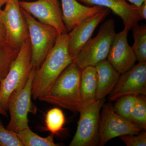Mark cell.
Masks as SVG:
<instances>
[{"label":"cell","instance_id":"obj_13","mask_svg":"<svg viewBox=\"0 0 146 146\" xmlns=\"http://www.w3.org/2000/svg\"><path fill=\"white\" fill-rule=\"evenodd\" d=\"M128 32L124 29L116 33L107 57V60L120 74L133 67L137 60L132 47L128 43Z\"/></svg>","mask_w":146,"mask_h":146},{"label":"cell","instance_id":"obj_19","mask_svg":"<svg viewBox=\"0 0 146 146\" xmlns=\"http://www.w3.org/2000/svg\"><path fill=\"white\" fill-rule=\"evenodd\" d=\"M132 33L134 42L132 47L136 60L138 62L146 61V26L145 24L133 27Z\"/></svg>","mask_w":146,"mask_h":146},{"label":"cell","instance_id":"obj_9","mask_svg":"<svg viewBox=\"0 0 146 146\" xmlns=\"http://www.w3.org/2000/svg\"><path fill=\"white\" fill-rule=\"evenodd\" d=\"M99 125V143L103 146L111 139L125 135H135L142 129L130 121L121 117L110 104H104Z\"/></svg>","mask_w":146,"mask_h":146},{"label":"cell","instance_id":"obj_27","mask_svg":"<svg viewBox=\"0 0 146 146\" xmlns=\"http://www.w3.org/2000/svg\"><path fill=\"white\" fill-rule=\"evenodd\" d=\"M1 9H0V10ZM6 42L5 32L4 28L0 21V43Z\"/></svg>","mask_w":146,"mask_h":146},{"label":"cell","instance_id":"obj_4","mask_svg":"<svg viewBox=\"0 0 146 146\" xmlns=\"http://www.w3.org/2000/svg\"><path fill=\"white\" fill-rule=\"evenodd\" d=\"M115 28L113 19L106 20L100 27L96 36L86 42L73 61L80 69L95 66L107 59L116 34Z\"/></svg>","mask_w":146,"mask_h":146},{"label":"cell","instance_id":"obj_29","mask_svg":"<svg viewBox=\"0 0 146 146\" xmlns=\"http://www.w3.org/2000/svg\"><path fill=\"white\" fill-rule=\"evenodd\" d=\"M0 115H3V116H4V117H7V111L2 108L1 106H0Z\"/></svg>","mask_w":146,"mask_h":146},{"label":"cell","instance_id":"obj_25","mask_svg":"<svg viewBox=\"0 0 146 146\" xmlns=\"http://www.w3.org/2000/svg\"><path fill=\"white\" fill-rule=\"evenodd\" d=\"M120 139L127 146H146V131L135 135H125L120 136Z\"/></svg>","mask_w":146,"mask_h":146},{"label":"cell","instance_id":"obj_10","mask_svg":"<svg viewBox=\"0 0 146 146\" xmlns=\"http://www.w3.org/2000/svg\"><path fill=\"white\" fill-rule=\"evenodd\" d=\"M20 7L37 21L55 29L59 34L68 33L62 19V12L58 0L19 1Z\"/></svg>","mask_w":146,"mask_h":146},{"label":"cell","instance_id":"obj_24","mask_svg":"<svg viewBox=\"0 0 146 146\" xmlns=\"http://www.w3.org/2000/svg\"><path fill=\"white\" fill-rule=\"evenodd\" d=\"M0 146H24L17 133L5 127L0 120Z\"/></svg>","mask_w":146,"mask_h":146},{"label":"cell","instance_id":"obj_8","mask_svg":"<svg viewBox=\"0 0 146 146\" xmlns=\"http://www.w3.org/2000/svg\"><path fill=\"white\" fill-rule=\"evenodd\" d=\"M0 21L5 30L6 43L14 48L20 50L29 38V34L19 0L7 1L4 9L0 10Z\"/></svg>","mask_w":146,"mask_h":146},{"label":"cell","instance_id":"obj_3","mask_svg":"<svg viewBox=\"0 0 146 146\" xmlns=\"http://www.w3.org/2000/svg\"><path fill=\"white\" fill-rule=\"evenodd\" d=\"M33 68L31 47L29 37L23 43L7 75L0 83V106L5 111L8 110L11 95L14 91L25 86Z\"/></svg>","mask_w":146,"mask_h":146},{"label":"cell","instance_id":"obj_16","mask_svg":"<svg viewBox=\"0 0 146 146\" xmlns=\"http://www.w3.org/2000/svg\"><path fill=\"white\" fill-rule=\"evenodd\" d=\"M95 68L98 76L96 99H105L115 88L120 74L107 59L98 63Z\"/></svg>","mask_w":146,"mask_h":146},{"label":"cell","instance_id":"obj_15","mask_svg":"<svg viewBox=\"0 0 146 146\" xmlns=\"http://www.w3.org/2000/svg\"><path fill=\"white\" fill-rule=\"evenodd\" d=\"M62 19L67 31H70L86 18L105 9L98 6H87L77 0H60Z\"/></svg>","mask_w":146,"mask_h":146},{"label":"cell","instance_id":"obj_21","mask_svg":"<svg viewBox=\"0 0 146 146\" xmlns=\"http://www.w3.org/2000/svg\"><path fill=\"white\" fill-rule=\"evenodd\" d=\"M6 42L0 43V83L5 78L19 52Z\"/></svg>","mask_w":146,"mask_h":146},{"label":"cell","instance_id":"obj_1","mask_svg":"<svg viewBox=\"0 0 146 146\" xmlns=\"http://www.w3.org/2000/svg\"><path fill=\"white\" fill-rule=\"evenodd\" d=\"M68 33L59 34L43 63L35 69L31 92L34 100L38 99L46 93L73 62L68 50Z\"/></svg>","mask_w":146,"mask_h":146},{"label":"cell","instance_id":"obj_28","mask_svg":"<svg viewBox=\"0 0 146 146\" xmlns=\"http://www.w3.org/2000/svg\"><path fill=\"white\" fill-rule=\"evenodd\" d=\"M129 1L132 4L134 5L137 7H139L146 0H127Z\"/></svg>","mask_w":146,"mask_h":146},{"label":"cell","instance_id":"obj_11","mask_svg":"<svg viewBox=\"0 0 146 146\" xmlns=\"http://www.w3.org/2000/svg\"><path fill=\"white\" fill-rule=\"evenodd\" d=\"M128 95H146V61L139 62L120 76L109 95V100L115 101Z\"/></svg>","mask_w":146,"mask_h":146},{"label":"cell","instance_id":"obj_14","mask_svg":"<svg viewBox=\"0 0 146 146\" xmlns=\"http://www.w3.org/2000/svg\"><path fill=\"white\" fill-rule=\"evenodd\" d=\"M88 6H98L108 9L119 16L124 29L129 31L143 20L139 15L138 7L128 3L126 0H77Z\"/></svg>","mask_w":146,"mask_h":146},{"label":"cell","instance_id":"obj_6","mask_svg":"<svg viewBox=\"0 0 146 146\" xmlns=\"http://www.w3.org/2000/svg\"><path fill=\"white\" fill-rule=\"evenodd\" d=\"M105 99L84 104L74 136L70 146H96L99 143L100 112Z\"/></svg>","mask_w":146,"mask_h":146},{"label":"cell","instance_id":"obj_20","mask_svg":"<svg viewBox=\"0 0 146 146\" xmlns=\"http://www.w3.org/2000/svg\"><path fill=\"white\" fill-rule=\"evenodd\" d=\"M45 123L46 130L54 135L59 133L63 129L65 123L63 111L57 107L49 110L45 116Z\"/></svg>","mask_w":146,"mask_h":146},{"label":"cell","instance_id":"obj_17","mask_svg":"<svg viewBox=\"0 0 146 146\" xmlns=\"http://www.w3.org/2000/svg\"><path fill=\"white\" fill-rule=\"evenodd\" d=\"M98 76L95 66H89L81 70L80 91L83 104L96 100Z\"/></svg>","mask_w":146,"mask_h":146},{"label":"cell","instance_id":"obj_22","mask_svg":"<svg viewBox=\"0 0 146 146\" xmlns=\"http://www.w3.org/2000/svg\"><path fill=\"white\" fill-rule=\"evenodd\" d=\"M130 121L142 130L146 129V98L145 95L137 96L131 111Z\"/></svg>","mask_w":146,"mask_h":146},{"label":"cell","instance_id":"obj_30","mask_svg":"<svg viewBox=\"0 0 146 146\" xmlns=\"http://www.w3.org/2000/svg\"><path fill=\"white\" fill-rule=\"evenodd\" d=\"M8 0H0V9H1L3 6L5 5L6 3Z\"/></svg>","mask_w":146,"mask_h":146},{"label":"cell","instance_id":"obj_5","mask_svg":"<svg viewBox=\"0 0 146 146\" xmlns=\"http://www.w3.org/2000/svg\"><path fill=\"white\" fill-rule=\"evenodd\" d=\"M21 10L28 29L32 64L36 69L54 46L59 34L54 28L39 22L23 9Z\"/></svg>","mask_w":146,"mask_h":146},{"label":"cell","instance_id":"obj_23","mask_svg":"<svg viewBox=\"0 0 146 146\" xmlns=\"http://www.w3.org/2000/svg\"><path fill=\"white\" fill-rule=\"evenodd\" d=\"M136 97L137 96L128 95L118 99L113 106L115 112L130 121L131 115L136 102Z\"/></svg>","mask_w":146,"mask_h":146},{"label":"cell","instance_id":"obj_2","mask_svg":"<svg viewBox=\"0 0 146 146\" xmlns=\"http://www.w3.org/2000/svg\"><path fill=\"white\" fill-rule=\"evenodd\" d=\"M81 70L73 62L38 99L72 112H79L84 106L80 91Z\"/></svg>","mask_w":146,"mask_h":146},{"label":"cell","instance_id":"obj_7","mask_svg":"<svg viewBox=\"0 0 146 146\" xmlns=\"http://www.w3.org/2000/svg\"><path fill=\"white\" fill-rule=\"evenodd\" d=\"M35 69L33 67L25 85L22 89L14 91L9 100L10 119L6 128L16 133L29 127L28 115L32 110V87Z\"/></svg>","mask_w":146,"mask_h":146},{"label":"cell","instance_id":"obj_26","mask_svg":"<svg viewBox=\"0 0 146 146\" xmlns=\"http://www.w3.org/2000/svg\"><path fill=\"white\" fill-rule=\"evenodd\" d=\"M139 15L143 19H146V1L144 2L141 6L138 7Z\"/></svg>","mask_w":146,"mask_h":146},{"label":"cell","instance_id":"obj_18","mask_svg":"<svg viewBox=\"0 0 146 146\" xmlns=\"http://www.w3.org/2000/svg\"><path fill=\"white\" fill-rule=\"evenodd\" d=\"M18 138L24 146H57L59 144L55 143L54 134L51 133L46 138L41 137L34 133L30 127L17 133Z\"/></svg>","mask_w":146,"mask_h":146},{"label":"cell","instance_id":"obj_12","mask_svg":"<svg viewBox=\"0 0 146 146\" xmlns=\"http://www.w3.org/2000/svg\"><path fill=\"white\" fill-rule=\"evenodd\" d=\"M110 10H104L86 18L68 33V50L73 61L86 42L91 39L94 31L109 14Z\"/></svg>","mask_w":146,"mask_h":146}]
</instances>
